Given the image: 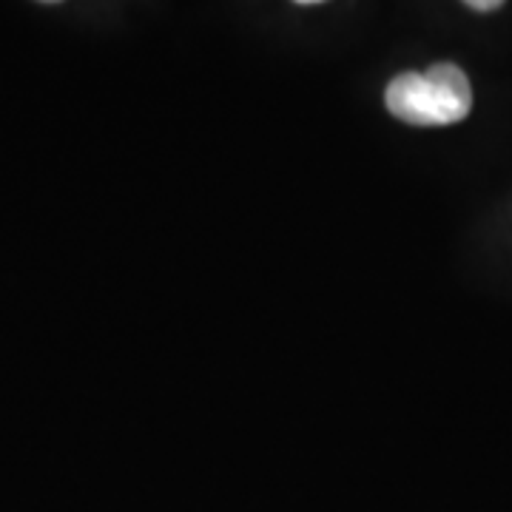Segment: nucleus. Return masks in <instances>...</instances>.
Masks as SVG:
<instances>
[{
	"label": "nucleus",
	"mask_w": 512,
	"mask_h": 512,
	"mask_svg": "<svg viewBox=\"0 0 512 512\" xmlns=\"http://www.w3.org/2000/svg\"><path fill=\"white\" fill-rule=\"evenodd\" d=\"M296 3H319V0H296Z\"/></svg>",
	"instance_id": "3"
},
{
	"label": "nucleus",
	"mask_w": 512,
	"mask_h": 512,
	"mask_svg": "<svg viewBox=\"0 0 512 512\" xmlns=\"http://www.w3.org/2000/svg\"><path fill=\"white\" fill-rule=\"evenodd\" d=\"M470 9H478V12H493V9H498L504 0H464Z\"/></svg>",
	"instance_id": "2"
},
{
	"label": "nucleus",
	"mask_w": 512,
	"mask_h": 512,
	"mask_svg": "<svg viewBox=\"0 0 512 512\" xmlns=\"http://www.w3.org/2000/svg\"><path fill=\"white\" fill-rule=\"evenodd\" d=\"M49 3H55V0H49Z\"/></svg>",
	"instance_id": "4"
},
{
	"label": "nucleus",
	"mask_w": 512,
	"mask_h": 512,
	"mask_svg": "<svg viewBox=\"0 0 512 512\" xmlns=\"http://www.w3.org/2000/svg\"><path fill=\"white\" fill-rule=\"evenodd\" d=\"M387 109L410 126H453L473 109L467 74L453 63H439L427 72H404L387 86Z\"/></svg>",
	"instance_id": "1"
}]
</instances>
